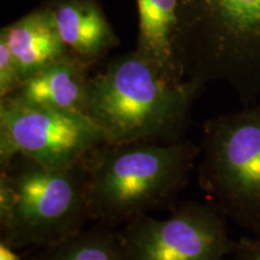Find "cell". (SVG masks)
<instances>
[{
    "mask_svg": "<svg viewBox=\"0 0 260 260\" xmlns=\"http://www.w3.org/2000/svg\"><path fill=\"white\" fill-rule=\"evenodd\" d=\"M203 89L164 73L135 50L90 75L86 115L109 144H174L186 139L191 106Z\"/></svg>",
    "mask_w": 260,
    "mask_h": 260,
    "instance_id": "cell-1",
    "label": "cell"
},
{
    "mask_svg": "<svg viewBox=\"0 0 260 260\" xmlns=\"http://www.w3.org/2000/svg\"><path fill=\"white\" fill-rule=\"evenodd\" d=\"M200 147L184 139L174 144H104L83 160L89 218L123 226L152 211L176 207Z\"/></svg>",
    "mask_w": 260,
    "mask_h": 260,
    "instance_id": "cell-2",
    "label": "cell"
},
{
    "mask_svg": "<svg viewBox=\"0 0 260 260\" xmlns=\"http://www.w3.org/2000/svg\"><path fill=\"white\" fill-rule=\"evenodd\" d=\"M182 76L224 82L243 106L260 99V0H177Z\"/></svg>",
    "mask_w": 260,
    "mask_h": 260,
    "instance_id": "cell-3",
    "label": "cell"
},
{
    "mask_svg": "<svg viewBox=\"0 0 260 260\" xmlns=\"http://www.w3.org/2000/svg\"><path fill=\"white\" fill-rule=\"evenodd\" d=\"M87 220L83 161L50 168L17 155L0 164V242L40 251L80 233Z\"/></svg>",
    "mask_w": 260,
    "mask_h": 260,
    "instance_id": "cell-4",
    "label": "cell"
},
{
    "mask_svg": "<svg viewBox=\"0 0 260 260\" xmlns=\"http://www.w3.org/2000/svg\"><path fill=\"white\" fill-rule=\"evenodd\" d=\"M198 181L225 218L260 236V99L203 125Z\"/></svg>",
    "mask_w": 260,
    "mask_h": 260,
    "instance_id": "cell-5",
    "label": "cell"
},
{
    "mask_svg": "<svg viewBox=\"0 0 260 260\" xmlns=\"http://www.w3.org/2000/svg\"><path fill=\"white\" fill-rule=\"evenodd\" d=\"M106 142L103 130L84 113L14 95L0 99V164L21 155L45 167L69 168Z\"/></svg>",
    "mask_w": 260,
    "mask_h": 260,
    "instance_id": "cell-6",
    "label": "cell"
},
{
    "mask_svg": "<svg viewBox=\"0 0 260 260\" xmlns=\"http://www.w3.org/2000/svg\"><path fill=\"white\" fill-rule=\"evenodd\" d=\"M118 234L128 260H223L235 248L225 216L210 201L177 204L165 219L136 217Z\"/></svg>",
    "mask_w": 260,
    "mask_h": 260,
    "instance_id": "cell-7",
    "label": "cell"
},
{
    "mask_svg": "<svg viewBox=\"0 0 260 260\" xmlns=\"http://www.w3.org/2000/svg\"><path fill=\"white\" fill-rule=\"evenodd\" d=\"M73 57L93 68L119 45L96 0H50L45 4Z\"/></svg>",
    "mask_w": 260,
    "mask_h": 260,
    "instance_id": "cell-8",
    "label": "cell"
},
{
    "mask_svg": "<svg viewBox=\"0 0 260 260\" xmlns=\"http://www.w3.org/2000/svg\"><path fill=\"white\" fill-rule=\"evenodd\" d=\"M0 37L8 44L22 83L40 70L71 56L45 5L6 25Z\"/></svg>",
    "mask_w": 260,
    "mask_h": 260,
    "instance_id": "cell-9",
    "label": "cell"
},
{
    "mask_svg": "<svg viewBox=\"0 0 260 260\" xmlns=\"http://www.w3.org/2000/svg\"><path fill=\"white\" fill-rule=\"evenodd\" d=\"M90 69L69 56L32 75L11 95L35 105L86 115Z\"/></svg>",
    "mask_w": 260,
    "mask_h": 260,
    "instance_id": "cell-10",
    "label": "cell"
},
{
    "mask_svg": "<svg viewBox=\"0 0 260 260\" xmlns=\"http://www.w3.org/2000/svg\"><path fill=\"white\" fill-rule=\"evenodd\" d=\"M139 35L136 51L175 77L182 76L176 58L177 0H136Z\"/></svg>",
    "mask_w": 260,
    "mask_h": 260,
    "instance_id": "cell-11",
    "label": "cell"
},
{
    "mask_svg": "<svg viewBox=\"0 0 260 260\" xmlns=\"http://www.w3.org/2000/svg\"><path fill=\"white\" fill-rule=\"evenodd\" d=\"M32 260H128L118 230L96 224L68 237L57 245L40 249Z\"/></svg>",
    "mask_w": 260,
    "mask_h": 260,
    "instance_id": "cell-12",
    "label": "cell"
},
{
    "mask_svg": "<svg viewBox=\"0 0 260 260\" xmlns=\"http://www.w3.org/2000/svg\"><path fill=\"white\" fill-rule=\"evenodd\" d=\"M22 84L21 75L5 39L0 37V99L14 94Z\"/></svg>",
    "mask_w": 260,
    "mask_h": 260,
    "instance_id": "cell-13",
    "label": "cell"
},
{
    "mask_svg": "<svg viewBox=\"0 0 260 260\" xmlns=\"http://www.w3.org/2000/svg\"><path fill=\"white\" fill-rule=\"evenodd\" d=\"M236 260H260V236L255 239H243L235 245Z\"/></svg>",
    "mask_w": 260,
    "mask_h": 260,
    "instance_id": "cell-14",
    "label": "cell"
},
{
    "mask_svg": "<svg viewBox=\"0 0 260 260\" xmlns=\"http://www.w3.org/2000/svg\"><path fill=\"white\" fill-rule=\"evenodd\" d=\"M0 260H21V258L16 253V249L4 242H0Z\"/></svg>",
    "mask_w": 260,
    "mask_h": 260,
    "instance_id": "cell-15",
    "label": "cell"
}]
</instances>
